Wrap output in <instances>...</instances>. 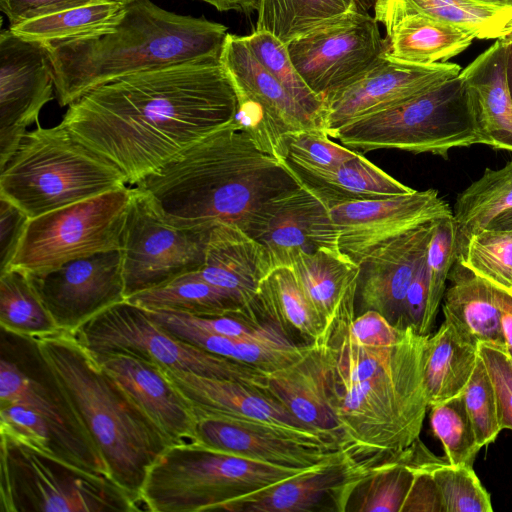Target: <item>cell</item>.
Wrapping results in <instances>:
<instances>
[{
	"label": "cell",
	"mask_w": 512,
	"mask_h": 512,
	"mask_svg": "<svg viewBox=\"0 0 512 512\" xmlns=\"http://www.w3.org/2000/svg\"><path fill=\"white\" fill-rule=\"evenodd\" d=\"M237 110L236 87L220 60L191 61L102 85L70 104L61 122L136 185Z\"/></svg>",
	"instance_id": "cell-1"
},
{
	"label": "cell",
	"mask_w": 512,
	"mask_h": 512,
	"mask_svg": "<svg viewBox=\"0 0 512 512\" xmlns=\"http://www.w3.org/2000/svg\"><path fill=\"white\" fill-rule=\"evenodd\" d=\"M299 186L283 163L260 150L234 119L174 156L135 185L169 224L245 228L268 199Z\"/></svg>",
	"instance_id": "cell-2"
},
{
	"label": "cell",
	"mask_w": 512,
	"mask_h": 512,
	"mask_svg": "<svg viewBox=\"0 0 512 512\" xmlns=\"http://www.w3.org/2000/svg\"><path fill=\"white\" fill-rule=\"evenodd\" d=\"M223 24L169 12L150 0L124 4L114 25L46 45L60 106L122 77L191 61L220 60L228 35Z\"/></svg>",
	"instance_id": "cell-3"
},
{
	"label": "cell",
	"mask_w": 512,
	"mask_h": 512,
	"mask_svg": "<svg viewBox=\"0 0 512 512\" xmlns=\"http://www.w3.org/2000/svg\"><path fill=\"white\" fill-rule=\"evenodd\" d=\"M33 340L111 479L142 502L147 472L172 442L74 334L60 331Z\"/></svg>",
	"instance_id": "cell-4"
},
{
	"label": "cell",
	"mask_w": 512,
	"mask_h": 512,
	"mask_svg": "<svg viewBox=\"0 0 512 512\" xmlns=\"http://www.w3.org/2000/svg\"><path fill=\"white\" fill-rule=\"evenodd\" d=\"M428 336L407 327L377 373L331 387L343 447L356 459L398 452L419 438L429 407L423 380Z\"/></svg>",
	"instance_id": "cell-5"
},
{
	"label": "cell",
	"mask_w": 512,
	"mask_h": 512,
	"mask_svg": "<svg viewBox=\"0 0 512 512\" xmlns=\"http://www.w3.org/2000/svg\"><path fill=\"white\" fill-rule=\"evenodd\" d=\"M124 174L60 122L28 131L0 169V197L29 218L127 187Z\"/></svg>",
	"instance_id": "cell-6"
},
{
	"label": "cell",
	"mask_w": 512,
	"mask_h": 512,
	"mask_svg": "<svg viewBox=\"0 0 512 512\" xmlns=\"http://www.w3.org/2000/svg\"><path fill=\"white\" fill-rule=\"evenodd\" d=\"M309 469L276 466L197 442L177 444L150 466L140 497L146 511H221L232 501Z\"/></svg>",
	"instance_id": "cell-7"
},
{
	"label": "cell",
	"mask_w": 512,
	"mask_h": 512,
	"mask_svg": "<svg viewBox=\"0 0 512 512\" xmlns=\"http://www.w3.org/2000/svg\"><path fill=\"white\" fill-rule=\"evenodd\" d=\"M329 136L362 154L394 149L445 159L454 148L484 144L460 75L406 102L355 118Z\"/></svg>",
	"instance_id": "cell-8"
},
{
	"label": "cell",
	"mask_w": 512,
	"mask_h": 512,
	"mask_svg": "<svg viewBox=\"0 0 512 512\" xmlns=\"http://www.w3.org/2000/svg\"><path fill=\"white\" fill-rule=\"evenodd\" d=\"M0 435V512L146 511L110 477Z\"/></svg>",
	"instance_id": "cell-9"
},
{
	"label": "cell",
	"mask_w": 512,
	"mask_h": 512,
	"mask_svg": "<svg viewBox=\"0 0 512 512\" xmlns=\"http://www.w3.org/2000/svg\"><path fill=\"white\" fill-rule=\"evenodd\" d=\"M132 193L127 186L30 218L5 269L39 274L120 250Z\"/></svg>",
	"instance_id": "cell-10"
},
{
	"label": "cell",
	"mask_w": 512,
	"mask_h": 512,
	"mask_svg": "<svg viewBox=\"0 0 512 512\" xmlns=\"http://www.w3.org/2000/svg\"><path fill=\"white\" fill-rule=\"evenodd\" d=\"M74 335L93 356L126 353L161 368L231 379L266 390V374L261 370L174 337L157 325L147 310L126 300L94 316Z\"/></svg>",
	"instance_id": "cell-11"
},
{
	"label": "cell",
	"mask_w": 512,
	"mask_h": 512,
	"mask_svg": "<svg viewBox=\"0 0 512 512\" xmlns=\"http://www.w3.org/2000/svg\"><path fill=\"white\" fill-rule=\"evenodd\" d=\"M4 332L0 404L20 403L34 409L52 428L65 461L110 477L100 452L57 385L34 340Z\"/></svg>",
	"instance_id": "cell-12"
},
{
	"label": "cell",
	"mask_w": 512,
	"mask_h": 512,
	"mask_svg": "<svg viewBox=\"0 0 512 512\" xmlns=\"http://www.w3.org/2000/svg\"><path fill=\"white\" fill-rule=\"evenodd\" d=\"M210 230L167 223L134 187L120 249L126 299L200 270Z\"/></svg>",
	"instance_id": "cell-13"
},
{
	"label": "cell",
	"mask_w": 512,
	"mask_h": 512,
	"mask_svg": "<svg viewBox=\"0 0 512 512\" xmlns=\"http://www.w3.org/2000/svg\"><path fill=\"white\" fill-rule=\"evenodd\" d=\"M290 58L322 100L359 80L385 54L375 17L352 9L287 43Z\"/></svg>",
	"instance_id": "cell-14"
},
{
	"label": "cell",
	"mask_w": 512,
	"mask_h": 512,
	"mask_svg": "<svg viewBox=\"0 0 512 512\" xmlns=\"http://www.w3.org/2000/svg\"><path fill=\"white\" fill-rule=\"evenodd\" d=\"M48 47L10 29L0 33V169L54 95Z\"/></svg>",
	"instance_id": "cell-15"
},
{
	"label": "cell",
	"mask_w": 512,
	"mask_h": 512,
	"mask_svg": "<svg viewBox=\"0 0 512 512\" xmlns=\"http://www.w3.org/2000/svg\"><path fill=\"white\" fill-rule=\"evenodd\" d=\"M61 331L74 334L105 309L123 302L122 253L113 250L26 274Z\"/></svg>",
	"instance_id": "cell-16"
},
{
	"label": "cell",
	"mask_w": 512,
	"mask_h": 512,
	"mask_svg": "<svg viewBox=\"0 0 512 512\" xmlns=\"http://www.w3.org/2000/svg\"><path fill=\"white\" fill-rule=\"evenodd\" d=\"M196 442L248 459L309 469L348 452L319 433L226 417L197 418Z\"/></svg>",
	"instance_id": "cell-17"
},
{
	"label": "cell",
	"mask_w": 512,
	"mask_h": 512,
	"mask_svg": "<svg viewBox=\"0 0 512 512\" xmlns=\"http://www.w3.org/2000/svg\"><path fill=\"white\" fill-rule=\"evenodd\" d=\"M340 251L355 263L390 240L430 222L453 216L435 189L344 203L329 209Z\"/></svg>",
	"instance_id": "cell-18"
},
{
	"label": "cell",
	"mask_w": 512,
	"mask_h": 512,
	"mask_svg": "<svg viewBox=\"0 0 512 512\" xmlns=\"http://www.w3.org/2000/svg\"><path fill=\"white\" fill-rule=\"evenodd\" d=\"M461 70L456 63L419 65L384 54L359 80L323 99V129L330 135L355 118L422 95L457 77Z\"/></svg>",
	"instance_id": "cell-19"
},
{
	"label": "cell",
	"mask_w": 512,
	"mask_h": 512,
	"mask_svg": "<svg viewBox=\"0 0 512 512\" xmlns=\"http://www.w3.org/2000/svg\"><path fill=\"white\" fill-rule=\"evenodd\" d=\"M244 230L266 248L273 268L291 267L301 252L340 250L329 208L300 185L265 201Z\"/></svg>",
	"instance_id": "cell-20"
},
{
	"label": "cell",
	"mask_w": 512,
	"mask_h": 512,
	"mask_svg": "<svg viewBox=\"0 0 512 512\" xmlns=\"http://www.w3.org/2000/svg\"><path fill=\"white\" fill-rule=\"evenodd\" d=\"M373 460L349 452L225 505L228 512H346Z\"/></svg>",
	"instance_id": "cell-21"
},
{
	"label": "cell",
	"mask_w": 512,
	"mask_h": 512,
	"mask_svg": "<svg viewBox=\"0 0 512 512\" xmlns=\"http://www.w3.org/2000/svg\"><path fill=\"white\" fill-rule=\"evenodd\" d=\"M435 222L412 229L372 251L360 262L358 314L372 310L405 329L404 303L410 283L426 257Z\"/></svg>",
	"instance_id": "cell-22"
},
{
	"label": "cell",
	"mask_w": 512,
	"mask_h": 512,
	"mask_svg": "<svg viewBox=\"0 0 512 512\" xmlns=\"http://www.w3.org/2000/svg\"><path fill=\"white\" fill-rule=\"evenodd\" d=\"M93 357L173 445L196 442L197 417L160 366L126 353Z\"/></svg>",
	"instance_id": "cell-23"
},
{
	"label": "cell",
	"mask_w": 512,
	"mask_h": 512,
	"mask_svg": "<svg viewBox=\"0 0 512 512\" xmlns=\"http://www.w3.org/2000/svg\"><path fill=\"white\" fill-rule=\"evenodd\" d=\"M162 369L191 405L197 418L226 417L313 431L300 423L266 390L231 379L201 376L176 369Z\"/></svg>",
	"instance_id": "cell-24"
},
{
	"label": "cell",
	"mask_w": 512,
	"mask_h": 512,
	"mask_svg": "<svg viewBox=\"0 0 512 512\" xmlns=\"http://www.w3.org/2000/svg\"><path fill=\"white\" fill-rule=\"evenodd\" d=\"M266 381V391L300 423L337 441L344 449L322 341L311 343L306 353L290 365L267 373Z\"/></svg>",
	"instance_id": "cell-25"
},
{
	"label": "cell",
	"mask_w": 512,
	"mask_h": 512,
	"mask_svg": "<svg viewBox=\"0 0 512 512\" xmlns=\"http://www.w3.org/2000/svg\"><path fill=\"white\" fill-rule=\"evenodd\" d=\"M375 19L386 30L385 55L412 64L447 62L476 39L468 30L411 10L397 0H376Z\"/></svg>",
	"instance_id": "cell-26"
},
{
	"label": "cell",
	"mask_w": 512,
	"mask_h": 512,
	"mask_svg": "<svg viewBox=\"0 0 512 512\" xmlns=\"http://www.w3.org/2000/svg\"><path fill=\"white\" fill-rule=\"evenodd\" d=\"M273 269L262 244L236 224L218 223L210 230L204 264L197 271L207 282L237 296L259 319L251 305L261 282Z\"/></svg>",
	"instance_id": "cell-27"
},
{
	"label": "cell",
	"mask_w": 512,
	"mask_h": 512,
	"mask_svg": "<svg viewBox=\"0 0 512 512\" xmlns=\"http://www.w3.org/2000/svg\"><path fill=\"white\" fill-rule=\"evenodd\" d=\"M291 268L324 327V337L354 320L359 264L340 250L320 248L298 254Z\"/></svg>",
	"instance_id": "cell-28"
},
{
	"label": "cell",
	"mask_w": 512,
	"mask_h": 512,
	"mask_svg": "<svg viewBox=\"0 0 512 512\" xmlns=\"http://www.w3.org/2000/svg\"><path fill=\"white\" fill-rule=\"evenodd\" d=\"M509 49L496 39L461 70L484 145L512 153V96L507 78Z\"/></svg>",
	"instance_id": "cell-29"
},
{
	"label": "cell",
	"mask_w": 512,
	"mask_h": 512,
	"mask_svg": "<svg viewBox=\"0 0 512 512\" xmlns=\"http://www.w3.org/2000/svg\"><path fill=\"white\" fill-rule=\"evenodd\" d=\"M297 183L312 192L330 209L353 201L382 199L413 193L359 153L334 167L317 168L290 159L281 161Z\"/></svg>",
	"instance_id": "cell-30"
},
{
	"label": "cell",
	"mask_w": 512,
	"mask_h": 512,
	"mask_svg": "<svg viewBox=\"0 0 512 512\" xmlns=\"http://www.w3.org/2000/svg\"><path fill=\"white\" fill-rule=\"evenodd\" d=\"M448 279L451 284L442 299L445 320L472 345L490 344L506 351L495 286L457 259Z\"/></svg>",
	"instance_id": "cell-31"
},
{
	"label": "cell",
	"mask_w": 512,
	"mask_h": 512,
	"mask_svg": "<svg viewBox=\"0 0 512 512\" xmlns=\"http://www.w3.org/2000/svg\"><path fill=\"white\" fill-rule=\"evenodd\" d=\"M418 438L409 447L374 457L354 488L346 512H402L418 468L441 461Z\"/></svg>",
	"instance_id": "cell-32"
},
{
	"label": "cell",
	"mask_w": 512,
	"mask_h": 512,
	"mask_svg": "<svg viewBox=\"0 0 512 512\" xmlns=\"http://www.w3.org/2000/svg\"><path fill=\"white\" fill-rule=\"evenodd\" d=\"M220 62L230 74L237 94L259 102L290 133L303 129H322L257 60L243 36L228 33Z\"/></svg>",
	"instance_id": "cell-33"
},
{
	"label": "cell",
	"mask_w": 512,
	"mask_h": 512,
	"mask_svg": "<svg viewBox=\"0 0 512 512\" xmlns=\"http://www.w3.org/2000/svg\"><path fill=\"white\" fill-rule=\"evenodd\" d=\"M251 309L294 343L299 339L308 345L324 337V327L291 267L271 271L261 282Z\"/></svg>",
	"instance_id": "cell-34"
},
{
	"label": "cell",
	"mask_w": 512,
	"mask_h": 512,
	"mask_svg": "<svg viewBox=\"0 0 512 512\" xmlns=\"http://www.w3.org/2000/svg\"><path fill=\"white\" fill-rule=\"evenodd\" d=\"M126 301L148 311H169L194 316L241 313L260 321L237 296L207 282L198 271L183 274L164 285L132 295Z\"/></svg>",
	"instance_id": "cell-35"
},
{
	"label": "cell",
	"mask_w": 512,
	"mask_h": 512,
	"mask_svg": "<svg viewBox=\"0 0 512 512\" xmlns=\"http://www.w3.org/2000/svg\"><path fill=\"white\" fill-rule=\"evenodd\" d=\"M478 347L446 320L426 340L423 380L428 405L462 394L476 364Z\"/></svg>",
	"instance_id": "cell-36"
},
{
	"label": "cell",
	"mask_w": 512,
	"mask_h": 512,
	"mask_svg": "<svg viewBox=\"0 0 512 512\" xmlns=\"http://www.w3.org/2000/svg\"><path fill=\"white\" fill-rule=\"evenodd\" d=\"M511 208L512 160L500 169H485L479 179L458 194L453 210L458 254L472 234Z\"/></svg>",
	"instance_id": "cell-37"
},
{
	"label": "cell",
	"mask_w": 512,
	"mask_h": 512,
	"mask_svg": "<svg viewBox=\"0 0 512 512\" xmlns=\"http://www.w3.org/2000/svg\"><path fill=\"white\" fill-rule=\"evenodd\" d=\"M124 4L103 0L10 26L23 38L45 45L90 36L115 24Z\"/></svg>",
	"instance_id": "cell-38"
},
{
	"label": "cell",
	"mask_w": 512,
	"mask_h": 512,
	"mask_svg": "<svg viewBox=\"0 0 512 512\" xmlns=\"http://www.w3.org/2000/svg\"><path fill=\"white\" fill-rule=\"evenodd\" d=\"M0 326L28 339L61 331L28 276L15 269H5L0 274Z\"/></svg>",
	"instance_id": "cell-39"
},
{
	"label": "cell",
	"mask_w": 512,
	"mask_h": 512,
	"mask_svg": "<svg viewBox=\"0 0 512 512\" xmlns=\"http://www.w3.org/2000/svg\"><path fill=\"white\" fill-rule=\"evenodd\" d=\"M405 7L474 34L499 39L512 16V0H397Z\"/></svg>",
	"instance_id": "cell-40"
},
{
	"label": "cell",
	"mask_w": 512,
	"mask_h": 512,
	"mask_svg": "<svg viewBox=\"0 0 512 512\" xmlns=\"http://www.w3.org/2000/svg\"><path fill=\"white\" fill-rule=\"evenodd\" d=\"M352 9L358 8L351 0H261L256 30L287 44Z\"/></svg>",
	"instance_id": "cell-41"
},
{
	"label": "cell",
	"mask_w": 512,
	"mask_h": 512,
	"mask_svg": "<svg viewBox=\"0 0 512 512\" xmlns=\"http://www.w3.org/2000/svg\"><path fill=\"white\" fill-rule=\"evenodd\" d=\"M243 37L257 60L323 129V100L309 88L298 73L288 53L287 44L266 31L255 30Z\"/></svg>",
	"instance_id": "cell-42"
},
{
	"label": "cell",
	"mask_w": 512,
	"mask_h": 512,
	"mask_svg": "<svg viewBox=\"0 0 512 512\" xmlns=\"http://www.w3.org/2000/svg\"><path fill=\"white\" fill-rule=\"evenodd\" d=\"M457 260L494 286L512 291V230L486 228L472 234Z\"/></svg>",
	"instance_id": "cell-43"
},
{
	"label": "cell",
	"mask_w": 512,
	"mask_h": 512,
	"mask_svg": "<svg viewBox=\"0 0 512 512\" xmlns=\"http://www.w3.org/2000/svg\"><path fill=\"white\" fill-rule=\"evenodd\" d=\"M429 407L432 431L442 442L448 462L452 465H472L481 447L477 442L463 395Z\"/></svg>",
	"instance_id": "cell-44"
},
{
	"label": "cell",
	"mask_w": 512,
	"mask_h": 512,
	"mask_svg": "<svg viewBox=\"0 0 512 512\" xmlns=\"http://www.w3.org/2000/svg\"><path fill=\"white\" fill-rule=\"evenodd\" d=\"M457 256V225L454 217L438 220L426 253L428 297L420 335L431 334L446 290V281Z\"/></svg>",
	"instance_id": "cell-45"
},
{
	"label": "cell",
	"mask_w": 512,
	"mask_h": 512,
	"mask_svg": "<svg viewBox=\"0 0 512 512\" xmlns=\"http://www.w3.org/2000/svg\"><path fill=\"white\" fill-rule=\"evenodd\" d=\"M440 491L444 512H492L490 495L472 465H452L447 461L432 470Z\"/></svg>",
	"instance_id": "cell-46"
},
{
	"label": "cell",
	"mask_w": 512,
	"mask_h": 512,
	"mask_svg": "<svg viewBox=\"0 0 512 512\" xmlns=\"http://www.w3.org/2000/svg\"><path fill=\"white\" fill-rule=\"evenodd\" d=\"M462 395L477 442L482 448L493 442L502 429L498 418L495 389L479 354Z\"/></svg>",
	"instance_id": "cell-47"
},
{
	"label": "cell",
	"mask_w": 512,
	"mask_h": 512,
	"mask_svg": "<svg viewBox=\"0 0 512 512\" xmlns=\"http://www.w3.org/2000/svg\"><path fill=\"white\" fill-rule=\"evenodd\" d=\"M323 129H303L286 138L287 156L295 162L317 168H334L360 152L330 140Z\"/></svg>",
	"instance_id": "cell-48"
},
{
	"label": "cell",
	"mask_w": 512,
	"mask_h": 512,
	"mask_svg": "<svg viewBox=\"0 0 512 512\" xmlns=\"http://www.w3.org/2000/svg\"><path fill=\"white\" fill-rule=\"evenodd\" d=\"M478 354L495 389L500 427L512 430V368L507 353L496 346L480 344Z\"/></svg>",
	"instance_id": "cell-49"
},
{
	"label": "cell",
	"mask_w": 512,
	"mask_h": 512,
	"mask_svg": "<svg viewBox=\"0 0 512 512\" xmlns=\"http://www.w3.org/2000/svg\"><path fill=\"white\" fill-rule=\"evenodd\" d=\"M405 329L396 328L383 315L369 310L357 315L346 330L351 339L363 346L385 348L394 346Z\"/></svg>",
	"instance_id": "cell-50"
},
{
	"label": "cell",
	"mask_w": 512,
	"mask_h": 512,
	"mask_svg": "<svg viewBox=\"0 0 512 512\" xmlns=\"http://www.w3.org/2000/svg\"><path fill=\"white\" fill-rule=\"evenodd\" d=\"M103 0H0V9L10 26L63 10Z\"/></svg>",
	"instance_id": "cell-51"
},
{
	"label": "cell",
	"mask_w": 512,
	"mask_h": 512,
	"mask_svg": "<svg viewBox=\"0 0 512 512\" xmlns=\"http://www.w3.org/2000/svg\"><path fill=\"white\" fill-rule=\"evenodd\" d=\"M30 218L10 201L0 197V267L10 263Z\"/></svg>",
	"instance_id": "cell-52"
},
{
	"label": "cell",
	"mask_w": 512,
	"mask_h": 512,
	"mask_svg": "<svg viewBox=\"0 0 512 512\" xmlns=\"http://www.w3.org/2000/svg\"><path fill=\"white\" fill-rule=\"evenodd\" d=\"M428 297V278L426 257L418 267L407 290L404 303V322L406 327H412L418 334L424 321Z\"/></svg>",
	"instance_id": "cell-53"
},
{
	"label": "cell",
	"mask_w": 512,
	"mask_h": 512,
	"mask_svg": "<svg viewBox=\"0 0 512 512\" xmlns=\"http://www.w3.org/2000/svg\"><path fill=\"white\" fill-rule=\"evenodd\" d=\"M495 292L500 310V325L506 345V353L512 358V292L496 286Z\"/></svg>",
	"instance_id": "cell-54"
},
{
	"label": "cell",
	"mask_w": 512,
	"mask_h": 512,
	"mask_svg": "<svg viewBox=\"0 0 512 512\" xmlns=\"http://www.w3.org/2000/svg\"><path fill=\"white\" fill-rule=\"evenodd\" d=\"M206 2L218 11H241L250 13L252 11H258L261 0H201Z\"/></svg>",
	"instance_id": "cell-55"
},
{
	"label": "cell",
	"mask_w": 512,
	"mask_h": 512,
	"mask_svg": "<svg viewBox=\"0 0 512 512\" xmlns=\"http://www.w3.org/2000/svg\"><path fill=\"white\" fill-rule=\"evenodd\" d=\"M486 228L512 230V208L495 217L484 229Z\"/></svg>",
	"instance_id": "cell-56"
},
{
	"label": "cell",
	"mask_w": 512,
	"mask_h": 512,
	"mask_svg": "<svg viewBox=\"0 0 512 512\" xmlns=\"http://www.w3.org/2000/svg\"><path fill=\"white\" fill-rule=\"evenodd\" d=\"M505 40L508 44V49H509L508 65H507V78H508L510 93L512 96V43L507 38H505Z\"/></svg>",
	"instance_id": "cell-57"
},
{
	"label": "cell",
	"mask_w": 512,
	"mask_h": 512,
	"mask_svg": "<svg viewBox=\"0 0 512 512\" xmlns=\"http://www.w3.org/2000/svg\"><path fill=\"white\" fill-rule=\"evenodd\" d=\"M358 9L366 11V9L372 4L373 0H351Z\"/></svg>",
	"instance_id": "cell-58"
},
{
	"label": "cell",
	"mask_w": 512,
	"mask_h": 512,
	"mask_svg": "<svg viewBox=\"0 0 512 512\" xmlns=\"http://www.w3.org/2000/svg\"><path fill=\"white\" fill-rule=\"evenodd\" d=\"M512 36V16L510 21L507 23L505 30H504V37H511Z\"/></svg>",
	"instance_id": "cell-59"
},
{
	"label": "cell",
	"mask_w": 512,
	"mask_h": 512,
	"mask_svg": "<svg viewBox=\"0 0 512 512\" xmlns=\"http://www.w3.org/2000/svg\"><path fill=\"white\" fill-rule=\"evenodd\" d=\"M108 1H113V2H118V3H122V4H126V3H129L133 0H108Z\"/></svg>",
	"instance_id": "cell-60"
},
{
	"label": "cell",
	"mask_w": 512,
	"mask_h": 512,
	"mask_svg": "<svg viewBox=\"0 0 512 512\" xmlns=\"http://www.w3.org/2000/svg\"><path fill=\"white\" fill-rule=\"evenodd\" d=\"M507 356H508V355H507ZM508 361H509L510 366H511V368H512V358H510L509 356H508Z\"/></svg>",
	"instance_id": "cell-61"
},
{
	"label": "cell",
	"mask_w": 512,
	"mask_h": 512,
	"mask_svg": "<svg viewBox=\"0 0 512 512\" xmlns=\"http://www.w3.org/2000/svg\"><path fill=\"white\" fill-rule=\"evenodd\" d=\"M512 43V36L511 37H505Z\"/></svg>",
	"instance_id": "cell-62"
},
{
	"label": "cell",
	"mask_w": 512,
	"mask_h": 512,
	"mask_svg": "<svg viewBox=\"0 0 512 512\" xmlns=\"http://www.w3.org/2000/svg\"><path fill=\"white\" fill-rule=\"evenodd\" d=\"M512 292V291H511Z\"/></svg>",
	"instance_id": "cell-63"
}]
</instances>
